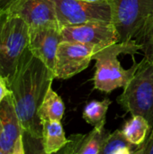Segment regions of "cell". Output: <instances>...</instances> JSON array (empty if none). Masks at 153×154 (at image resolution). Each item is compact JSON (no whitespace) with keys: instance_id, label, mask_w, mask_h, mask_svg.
<instances>
[{"instance_id":"obj_1","label":"cell","mask_w":153,"mask_h":154,"mask_svg":"<svg viewBox=\"0 0 153 154\" xmlns=\"http://www.w3.org/2000/svg\"><path fill=\"white\" fill-rule=\"evenodd\" d=\"M54 79L53 72L27 48L7 80L23 132L34 140L41 141L42 123L38 111Z\"/></svg>"},{"instance_id":"obj_2","label":"cell","mask_w":153,"mask_h":154,"mask_svg":"<svg viewBox=\"0 0 153 154\" xmlns=\"http://www.w3.org/2000/svg\"><path fill=\"white\" fill-rule=\"evenodd\" d=\"M142 47L134 39L116 42L97 50L92 57L96 60L94 88L109 94L124 88L134 75L138 63L133 57Z\"/></svg>"},{"instance_id":"obj_3","label":"cell","mask_w":153,"mask_h":154,"mask_svg":"<svg viewBox=\"0 0 153 154\" xmlns=\"http://www.w3.org/2000/svg\"><path fill=\"white\" fill-rule=\"evenodd\" d=\"M29 25L10 9L0 10V75L6 81L14 75L28 48Z\"/></svg>"},{"instance_id":"obj_4","label":"cell","mask_w":153,"mask_h":154,"mask_svg":"<svg viewBox=\"0 0 153 154\" xmlns=\"http://www.w3.org/2000/svg\"><path fill=\"white\" fill-rule=\"evenodd\" d=\"M117 103L132 116H143L153 127V62L144 57L117 97Z\"/></svg>"},{"instance_id":"obj_5","label":"cell","mask_w":153,"mask_h":154,"mask_svg":"<svg viewBox=\"0 0 153 154\" xmlns=\"http://www.w3.org/2000/svg\"><path fill=\"white\" fill-rule=\"evenodd\" d=\"M119 42L133 40L153 14V0H109Z\"/></svg>"},{"instance_id":"obj_6","label":"cell","mask_w":153,"mask_h":154,"mask_svg":"<svg viewBox=\"0 0 153 154\" xmlns=\"http://www.w3.org/2000/svg\"><path fill=\"white\" fill-rule=\"evenodd\" d=\"M60 27L91 22L112 23L109 3H88L82 0H53Z\"/></svg>"},{"instance_id":"obj_7","label":"cell","mask_w":153,"mask_h":154,"mask_svg":"<svg viewBox=\"0 0 153 154\" xmlns=\"http://www.w3.org/2000/svg\"><path fill=\"white\" fill-rule=\"evenodd\" d=\"M101 48L62 41L58 47L54 66V78L68 79L86 69L95 52Z\"/></svg>"},{"instance_id":"obj_8","label":"cell","mask_w":153,"mask_h":154,"mask_svg":"<svg viewBox=\"0 0 153 154\" xmlns=\"http://www.w3.org/2000/svg\"><path fill=\"white\" fill-rule=\"evenodd\" d=\"M23 129L17 116L12 92L0 104V152L1 154L25 153Z\"/></svg>"},{"instance_id":"obj_9","label":"cell","mask_w":153,"mask_h":154,"mask_svg":"<svg viewBox=\"0 0 153 154\" xmlns=\"http://www.w3.org/2000/svg\"><path fill=\"white\" fill-rule=\"evenodd\" d=\"M62 41L93 45L98 48L119 42L118 32L110 22H91L60 27Z\"/></svg>"},{"instance_id":"obj_10","label":"cell","mask_w":153,"mask_h":154,"mask_svg":"<svg viewBox=\"0 0 153 154\" xmlns=\"http://www.w3.org/2000/svg\"><path fill=\"white\" fill-rule=\"evenodd\" d=\"M61 42L62 38L59 25L29 27V51L52 72L54 70L58 47Z\"/></svg>"},{"instance_id":"obj_11","label":"cell","mask_w":153,"mask_h":154,"mask_svg":"<svg viewBox=\"0 0 153 154\" xmlns=\"http://www.w3.org/2000/svg\"><path fill=\"white\" fill-rule=\"evenodd\" d=\"M8 9L23 18L29 27L60 26L53 0H16Z\"/></svg>"},{"instance_id":"obj_12","label":"cell","mask_w":153,"mask_h":154,"mask_svg":"<svg viewBox=\"0 0 153 154\" xmlns=\"http://www.w3.org/2000/svg\"><path fill=\"white\" fill-rule=\"evenodd\" d=\"M106 124L95 126L86 134H71L68 138V143L59 152L66 154H100L102 146L110 134L105 128Z\"/></svg>"},{"instance_id":"obj_13","label":"cell","mask_w":153,"mask_h":154,"mask_svg":"<svg viewBox=\"0 0 153 154\" xmlns=\"http://www.w3.org/2000/svg\"><path fill=\"white\" fill-rule=\"evenodd\" d=\"M68 138L60 121H42V152L46 154L59 152L68 143Z\"/></svg>"},{"instance_id":"obj_14","label":"cell","mask_w":153,"mask_h":154,"mask_svg":"<svg viewBox=\"0 0 153 154\" xmlns=\"http://www.w3.org/2000/svg\"><path fill=\"white\" fill-rule=\"evenodd\" d=\"M64 112L65 105L61 97L52 89L50 86L39 108V118L41 119V123L45 120L61 121Z\"/></svg>"},{"instance_id":"obj_15","label":"cell","mask_w":153,"mask_h":154,"mask_svg":"<svg viewBox=\"0 0 153 154\" xmlns=\"http://www.w3.org/2000/svg\"><path fill=\"white\" fill-rule=\"evenodd\" d=\"M151 131V126L142 116H132V118L125 122L122 129L127 140L138 147L143 144Z\"/></svg>"},{"instance_id":"obj_16","label":"cell","mask_w":153,"mask_h":154,"mask_svg":"<svg viewBox=\"0 0 153 154\" xmlns=\"http://www.w3.org/2000/svg\"><path fill=\"white\" fill-rule=\"evenodd\" d=\"M138 146L131 143L122 131L116 130L108 134L100 154H134Z\"/></svg>"},{"instance_id":"obj_17","label":"cell","mask_w":153,"mask_h":154,"mask_svg":"<svg viewBox=\"0 0 153 154\" xmlns=\"http://www.w3.org/2000/svg\"><path fill=\"white\" fill-rule=\"evenodd\" d=\"M112 102L109 98H105L102 101L93 100L89 102L83 110V119L94 127L106 124V114Z\"/></svg>"},{"instance_id":"obj_18","label":"cell","mask_w":153,"mask_h":154,"mask_svg":"<svg viewBox=\"0 0 153 154\" xmlns=\"http://www.w3.org/2000/svg\"><path fill=\"white\" fill-rule=\"evenodd\" d=\"M133 39L142 45L141 51L144 57L153 62V14L146 20Z\"/></svg>"},{"instance_id":"obj_19","label":"cell","mask_w":153,"mask_h":154,"mask_svg":"<svg viewBox=\"0 0 153 154\" xmlns=\"http://www.w3.org/2000/svg\"><path fill=\"white\" fill-rule=\"evenodd\" d=\"M134 154H153V127L146 141L136 149Z\"/></svg>"},{"instance_id":"obj_20","label":"cell","mask_w":153,"mask_h":154,"mask_svg":"<svg viewBox=\"0 0 153 154\" xmlns=\"http://www.w3.org/2000/svg\"><path fill=\"white\" fill-rule=\"evenodd\" d=\"M9 92H10V89L8 88L6 79L3 76L0 75V104Z\"/></svg>"},{"instance_id":"obj_21","label":"cell","mask_w":153,"mask_h":154,"mask_svg":"<svg viewBox=\"0 0 153 154\" xmlns=\"http://www.w3.org/2000/svg\"><path fill=\"white\" fill-rule=\"evenodd\" d=\"M16 0H0V10L8 9Z\"/></svg>"},{"instance_id":"obj_22","label":"cell","mask_w":153,"mask_h":154,"mask_svg":"<svg viewBox=\"0 0 153 154\" xmlns=\"http://www.w3.org/2000/svg\"><path fill=\"white\" fill-rule=\"evenodd\" d=\"M85 2H88V3H96V4H100V3H108L109 0H82Z\"/></svg>"},{"instance_id":"obj_23","label":"cell","mask_w":153,"mask_h":154,"mask_svg":"<svg viewBox=\"0 0 153 154\" xmlns=\"http://www.w3.org/2000/svg\"><path fill=\"white\" fill-rule=\"evenodd\" d=\"M0 154H1V152H0Z\"/></svg>"}]
</instances>
